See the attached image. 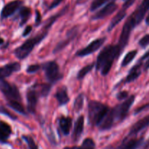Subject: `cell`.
Segmentation results:
<instances>
[{"mask_svg": "<svg viewBox=\"0 0 149 149\" xmlns=\"http://www.w3.org/2000/svg\"><path fill=\"white\" fill-rule=\"evenodd\" d=\"M84 106V95L83 94L79 95L75 99L74 103V110L76 112H79Z\"/></svg>", "mask_w": 149, "mask_h": 149, "instance_id": "27", "label": "cell"}, {"mask_svg": "<svg viewBox=\"0 0 149 149\" xmlns=\"http://www.w3.org/2000/svg\"><path fill=\"white\" fill-rule=\"evenodd\" d=\"M149 58V50L146 52V53L144 54V55H143V57H142V58H141V61H143V60L146 59V58Z\"/></svg>", "mask_w": 149, "mask_h": 149, "instance_id": "40", "label": "cell"}, {"mask_svg": "<svg viewBox=\"0 0 149 149\" xmlns=\"http://www.w3.org/2000/svg\"><path fill=\"white\" fill-rule=\"evenodd\" d=\"M22 138L26 141L29 149H38L37 145L31 137L29 136V135H23Z\"/></svg>", "mask_w": 149, "mask_h": 149, "instance_id": "29", "label": "cell"}, {"mask_svg": "<svg viewBox=\"0 0 149 149\" xmlns=\"http://www.w3.org/2000/svg\"><path fill=\"white\" fill-rule=\"evenodd\" d=\"M23 2L20 0H15V1H10L8 4H6L3 7L1 13V18H7L10 16L13 15L17 10L20 7Z\"/></svg>", "mask_w": 149, "mask_h": 149, "instance_id": "11", "label": "cell"}, {"mask_svg": "<svg viewBox=\"0 0 149 149\" xmlns=\"http://www.w3.org/2000/svg\"><path fill=\"white\" fill-rule=\"evenodd\" d=\"M135 95L130 96L120 105H118L117 106L113 108V109H111L115 120L122 122L127 117L130 109L131 106L133 104L134 101H135Z\"/></svg>", "mask_w": 149, "mask_h": 149, "instance_id": "5", "label": "cell"}, {"mask_svg": "<svg viewBox=\"0 0 149 149\" xmlns=\"http://www.w3.org/2000/svg\"><path fill=\"white\" fill-rule=\"evenodd\" d=\"M127 9L122 7V10H121L120 11L115 15V17L112 19L111 21L110 25H109V29H108V31H111L113 28H115V26H117V25L125 18V16H126L127 15Z\"/></svg>", "mask_w": 149, "mask_h": 149, "instance_id": "21", "label": "cell"}, {"mask_svg": "<svg viewBox=\"0 0 149 149\" xmlns=\"http://www.w3.org/2000/svg\"><path fill=\"white\" fill-rule=\"evenodd\" d=\"M148 59L146 61V62L145 63V64H144V70H145V71H146V70H148V69H149V58H148Z\"/></svg>", "mask_w": 149, "mask_h": 149, "instance_id": "39", "label": "cell"}, {"mask_svg": "<svg viewBox=\"0 0 149 149\" xmlns=\"http://www.w3.org/2000/svg\"><path fill=\"white\" fill-rule=\"evenodd\" d=\"M40 68H41V66L39 65H38V64L30 65L27 67L26 72L29 73V74H33V73L37 72Z\"/></svg>", "mask_w": 149, "mask_h": 149, "instance_id": "32", "label": "cell"}, {"mask_svg": "<svg viewBox=\"0 0 149 149\" xmlns=\"http://www.w3.org/2000/svg\"><path fill=\"white\" fill-rule=\"evenodd\" d=\"M77 33V29L76 28H74V29H71V31H69L68 34V37L65 39V41H62L61 42H60L58 45L56 46V47L54 49V52H59L61 51V49H63L64 47L67 46L71 41L73 40V39H74Z\"/></svg>", "mask_w": 149, "mask_h": 149, "instance_id": "19", "label": "cell"}, {"mask_svg": "<svg viewBox=\"0 0 149 149\" xmlns=\"http://www.w3.org/2000/svg\"><path fill=\"white\" fill-rule=\"evenodd\" d=\"M46 78L49 82L55 83L63 78L62 74L60 71L59 65L55 61H48L42 65Z\"/></svg>", "mask_w": 149, "mask_h": 149, "instance_id": "6", "label": "cell"}, {"mask_svg": "<svg viewBox=\"0 0 149 149\" xmlns=\"http://www.w3.org/2000/svg\"><path fill=\"white\" fill-rule=\"evenodd\" d=\"M149 10V0H143L138 8L132 13V14L127 18L124 26H127L131 30L138 26L145 17L147 11Z\"/></svg>", "mask_w": 149, "mask_h": 149, "instance_id": "4", "label": "cell"}, {"mask_svg": "<svg viewBox=\"0 0 149 149\" xmlns=\"http://www.w3.org/2000/svg\"><path fill=\"white\" fill-rule=\"evenodd\" d=\"M12 134V128L3 121H0V143H6L7 139Z\"/></svg>", "mask_w": 149, "mask_h": 149, "instance_id": "17", "label": "cell"}, {"mask_svg": "<svg viewBox=\"0 0 149 149\" xmlns=\"http://www.w3.org/2000/svg\"><path fill=\"white\" fill-rule=\"evenodd\" d=\"M128 93L127 91H122V92H119V93L117 94L116 95V97H117L118 100H123V99H127L128 97Z\"/></svg>", "mask_w": 149, "mask_h": 149, "instance_id": "33", "label": "cell"}, {"mask_svg": "<svg viewBox=\"0 0 149 149\" xmlns=\"http://www.w3.org/2000/svg\"><path fill=\"white\" fill-rule=\"evenodd\" d=\"M135 0H127V1L125 2V4H123V6H122V7H125V8H126V9H128L129 7H130L131 6L134 4V3H135Z\"/></svg>", "mask_w": 149, "mask_h": 149, "instance_id": "36", "label": "cell"}, {"mask_svg": "<svg viewBox=\"0 0 149 149\" xmlns=\"http://www.w3.org/2000/svg\"><path fill=\"white\" fill-rule=\"evenodd\" d=\"M143 138H127L116 149H138L143 143Z\"/></svg>", "mask_w": 149, "mask_h": 149, "instance_id": "14", "label": "cell"}, {"mask_svg": "<svg viewBox=\"0 0 149 149\" xmlns=\"http://www.w3.org/2000/svg\"><path fill=\"white\" fill-rule=\"evenodd\" d=\"M32 31V26H28L25 29L23 33V36H26L31 33V31Z\"/></svg>", "mask_w": 149, "mask_h": 149, "instance_id": "37", "label": "cell"}, {"mask_svg": "<svg viewBox=\"0 0 149 149\" xmlns=\"http://www.w3.org/2000/svg\"><path fill=\"white\" fill-rule=\"evenodd\" d=\"M146 23L147 25H149V13H148V16H147L146 19Z\"/></svg>", "mask_w": 149, "mask_h": 149, "instance_id": "41", "label": "cell"}, {"mask_svg": "<svg viewBox=\"0 0 149 149\" xmlns=\"http://www.w3.org/2000/svg\"><path fill=\"white\" fill-rule=\"evenodd\" d=\"M63 1V0H54V1H52V4H50V6H49V10H51V9L55 8V7H56L57 6L59 5V4H61Z\"/></svg>", "mask_w": 149, "mask_h": 149, "instance_id": "35", "label": "cell"}, {"mask_svg": "<svg viewBox=\"0 0 149 149\" xmlns=\"http://www.w3.org/2000/svg\"><path fill=\"white\" fill-rule=\"evenodd\" d=\"M110 110L107 105L92 100L88 104L89 122L93 126H99Z\"/></svg>", "mask_w": 149, "mask_h": 149, "instance_id": "2", "label": "cell"}, {"mask_svg": "<svg viewBox=\"0 0 149 149\" xmlns=\"http://www.w3.org/2000/svg\"><path fill=\"white\" fill-rule=\"evenodd\" d=\"M64 149H95V143L92 138H86L84 140L81 146L65 147Z\"/></svg>", "mask_w": 149, "mask_h": 149, "instance_id": "23", "label": "cell"}, {"mask_svg": "<svg viewBox=\"0 0 149 149\" xmlns=\"http://www.w3.org/2000/svg\"><path fill=\"white\" fill-rule=\"evenodd\" d=\"M58 123L62 133L64 135H68L72 127V119L68 116H62L58 120Z\"/></svg>", "mask_w": 149, "mask_h": 149, "instance_id": "16", "label": "cell"}, {"mask_svg": "<svg viewBox=\"0 0 149 149\" xmlns=\"http://www.w3.org/2000/svg\"><path fill=\"white\" fill-rule=\"evenodd\" d=\"M8 106H10L11 109H13V110L16 111L17 113H21L23 115H26V112L25 111L24 107H23V105L20 103V101H17V100H8V103H7Z\"/></svg>", "mask_w": 149, "mask_h": 149, "instance_id": "25", "label": "cell"}, {"mask_svg": "<svg viewBox=\"0 0 149 149\" xmlns=\"http://www.w3.org/2000/svg\"><path fill=\"white\" fill-rule=\"evenodd\" d=\"M33 88L36 90L39 97H46L49 94L50 91L52 86L50 84H36L33 86Z\"/></svg>", "mask_w": 149, "mask_h": 149, "instance_id": "22", "label": "cell"}, {"mask_svg": "<svg viewBox=\"0 0 149 149\" xmlns=\"http://www.w3.org/2000/svg\"><path fill=\"white\" fill-rule=\"evenodd\" d=\"M141 74V63H139L135 66L132 67L127 77L125 79V82L130 83L135 81V79L138 78Z\"/></svg>", "mask_w": 149, "mask_h": 149, "instance_id": "20", "label": "cell"}, {"mask_svg": "<svg viewBox=\"0 0 149 149\" xmlns=\"http://www.w3.org/2000/svg\"><path fill=\"white\" fill-rule=\"evenodd\" d=\"M149 126V116H146L143 119H140L139 121L134 124L130 128V130L129 132L128 137L135 136L138 135L140 132L143 130L146 127Z\"/></svg>", "mask_w": 149, "mask_h": 149, "instance_id": "12", "label": "cell"}, {"mask_svg": "<svg viewBox=\"0 0 149 149\" xmlns=\"http://www.w3.org/2000/svg\"><path fill=\"white\" fill-rule=\"evenodd\" d=\"M0 90L7 100L21 101V96L18 88L14 84H10L4 79L0 80Z\"/></svg>", "mask_w": 149, "mask_h": 149, "instance_id": "7", "label": "cell"}, {"mask_svg": "<svg viewBox=\"0 0 149 149\" xmlns=\"http://www.w3.org/2000/svg\"><path fill=\"white\" fill-rule=\"evenodd\" d=\"M138 44H139V45L141 47H146L148 45H149V34H146L144 36H143V37L140 39Z\"/></svg>", "mask_w": 149, "mask_h": 149, "instance_id": "31", "label": "cell"}, {"mask_svg": "<svg viewBox=\"0 0 149 149\" xmlns=\"http://www.w3.org/2000/svg\"><path fill=\"white\" fill-rule=\"evenodd\" d=\"M55 97L58 100L59 106L66 104L70 100L69 97L68 95V93H67L66 87H64V86L60 87L55 94Z\"/></svg>", "mask_w": 149, "mask_h": 149, "instance_id": "18", "label": "cell"}, {"mask_svg": "<svg viewBox=\"0 0 149 149\" xmlns=\"http://www.w3.org/2000/svg\"><path fill=\"white\" fill-rule=\"evenodd\" d=\"M39 97V96L38 95L37 92L33 87H32V89H30L26 93L28 111L31 113H34L35 111H36V108Z\"/></svg>", "mask_w": 149, "mask_h": 149, "instance_id": "10", "label": "cell"}, {"mask_svg": "<svg viewBox=\"0 0 149 149\" xmlns=\"http://www.w3.org/2000/svg\"><path fill=\"white\" fill-rule=\"evenodd\" d=\"M106 37L103 38H99V39H95V40L93 41L91 43L89 44L86 47L83 48V49H79V51H77V52L76 53V55L78 57H84L87 56V55H90V54L94 53L98 49H100L102 45L104 44V42H106Z\"/></svg>", "mask_w": 149, "mask_h": 149, "instance_id": "8", "label": "cell"}, {"mask_svg": "<svg viewBox=\"0 0 149 149\" xmlns=\"http://www.w3.org/2000/svg\"><path fill=\"white\" fill-rule=\"evenodd\" d=\"M84 118L83 116H80L76 121L72 134V139L74 142H78L79 138H81V134H82L83 130H84Z\"/></svg>", "mask_w": 149, "mask_h": 149, "instance_id": "15", "label": "cell"}, {"mask_svg": "<svg viewBox=\"0 0 149 149\" xmlns=\"http://www.w3.org/2000/svg\"><path fill=\"white\" fill-rule=\"evenodd\" d=\"M117 7L118 5L114 1H110L106 5H105L103 7V8L99 10L98 12H97L92 17V20H100V19L105 18V17H108L109 15H111V14H113L116 11Z\"/></svg>", "mask_w": 149, "mask_h": 149, "instance_id": "9", "label": "cell"}, {"mask_svg": "<svg viewBox=\"0 0 149 149\" xmlns=\"http://www.w3.org/2000/svg\"><path fill=\"white\" fill-rule=\"evenodd\" d=\"M31 13V9L29 7H23L22 8H20V13H19V16L20 17V26H23V25L26 24V23L30 17Z\"/></svg>", "mask_w": 149, "mask_h": 149, "instance_id": "24", "label": "cell"}, {"mask_svg": "<svg viewBox=\"0 0 149 149\" xmlns=\"http://www.w3.org/2000/svg\"><path fill=\"white\" fill-rule=\"evenodd\" d=\"M111 0H94L93 2L91 4V7H90V10L91 11H95V10H97V8L101 7L102 5H103L106 3L109 2Z\"/></svg>", "mask_w": 149, "mask_h": 149, "instance_id": "30", "label": "cell"}, {"mask_svg": "<svg viewBox=\"0 0 149 149\" xmlns=\"http://www.w3.org/2000/svg\"><path fill=\"white\" fill-rule=\"evenodd\" d=\"M20 70V64L19 63H12L7 64L4 66L0 67V80L4 79L10 77L14 72H17Z\"/></svg>", "mask_w": 149, "mask_h": 149, "instance_id": "13", "label": "cell"}, {"mask_svg": "<svg viewBox=\"0 0 149 149\" xmlns=\"http://www.w3.org/2000/svg\"><path fill=\"white\" fill-rule=\"evenodd\" d=\"M47 34V31H46L44 33H39V34H37L36 36H34L33 37L30 38V39H27L20 46H19L18 47H17L15 49L14 52L15 56L20 60H23L27 58L30 55V53L33 50V48L36 47V45L40 43L45 39Z\"/></svg>", "mask_w": 149, "mask_h": 149, "instance_id": "3", "label": "cell"}, {"mask_svg": "<svg viewBox=\"0 0 149 149\" xmlns=\"http://www.w3.org/2000/svg\"><path fill=\"white\" fill-rule=\"evenodd\" d=\"M119 45H108L99 53L96 62V69L103 76H106L111 71L113 61L122 54Z\"/></svg>", "mask_w": 149, "mask_h": 149, "instance_id": "1", "label": "cell"}, {"mask_svg": "<svg viewBox=\"0 0 149 149\" xmlns=\"http://www.w3.org/2000/svg\"><path fill=\"white\" fill-rule=\"evenodd\" d=\"M94 65H95L94 63H92L83 67V68L79 71L78 74H77V79H81L84 78V77H85L88 73H90V71L93 70Z\"/></svg>", "mask_w": 149, "mask_h": 149, "instance_id": "28", "label": "cell"}, {"mask_svg": "<svg viewBox=\"0 0 149 149\" xmlns=\"http://www.w3.org/2000/svg\"><path fill=\"white\" fill-rule=\"evenodd\" d=\"M36 26H39L42 21V16H41L40 13L38 10H36Z\"/></svg>", "mask_w": 149, "mask_h": 149, "instance_id": "34", "label": "cell"}, {"mask_svg": "<svg viewBox=\"0 0 149 149\" xmlns=\"http://www.w3.org/2000/svg\"><path fill=\"white\" fill-rule=\"evenodd\" d=\"M148 108H149V103H148V104H146V105H145V106H142V107L138 108V109L136 110V111H135V113H141V111H144L146 109H148Z\"/></svg>", "mask_w": 149, "mask_h": 149, "instance_id": "38", "label": "cell"}, {"mask_svg": "<svg viewBox=\"0 0 149 149\" xmlns=\"http://www.w3.org/2000/svg\"><path fill=\"white\" fill-rule=\"evenodd\" d=\"M3 43H4V39L2 38H0V45H1Z\"/></svg>", "mask_w": 149, "mask_h": 149, "instance_id": "42", "label": "cell"}, {"mask_svg": "<svg viewBox=\"0 0 149 149\" xmlns=\"http://www.w3.org/2000/svg\"><path fill=\"white\" fill-rule=\"evenodd\" d=\"M137 54H138V51H137L136 49H134V50H132L130 51V52H128V53L125 55V58H124L121 66L125 67L127 65H129V64L133 61V59L135 58Z\"/></svg>", "mask_w": 149, "mask_h": 149, "instance_id": "26", "label": "cell"}]
</instances>
